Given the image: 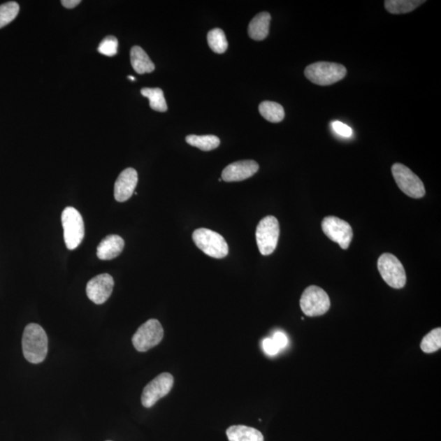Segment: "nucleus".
Listing matches in <instances>:
<instances>
[{"label":"nucleus","instance_id":"nucleus-1","mask_svg":"<svg viewBox=\"0 0 441 441\" xmlns=\"http://www.w3.org/2000/svg\"><path fill=\"white\" fill-rule=\"evenodd\" d=\"M48 336L41 326L30 324L22 336L23 355L30 363H40L45 360L48 354Z\"/></svg>","mask_w":441,"mask_h":441},{"label":"nucleus","instance_id":"nucleus-2","mask_svg":"<svg viewBox=\"0 0 441 441\" xmlns=\"http://www.w3.org/2000/svg\"><path fill=\"white\" fill-rule=\"evenodd\" d=\"M304 73L312 83L327 86L342 80L347 75V69L338 63L319 62L309 65Z\"/></svg>","mask_w":441,"mask_h":441},{"label":"nucleus","instance_id":"nucleus-3","mask_svg":"<svg viewBox=\"0 0 441 441\" xmlns=\"http://www.w3.org/2000/svg\"><path fill=\"white\" fill-rule=\"evenodd\" d=\"M194 243L208 256L215 259H224L229 255V247L224 236L207 229L193 232Z\"/></svg>","mask_w":441,"mask_h":441},{"label":"nucleus","instance_id":"nucleus-4","mask_svg":"<svg viewBox=\"0 0 441 441\" xmlns=\"http://www.w3.org/2000/svg\"><path fill=\"white\" fill-rule=\"evenodd\" d=\"M62 224L66 248L70 250L78 248L85 236L84 220L80 212L75 208L66 207L62 213Z\"/></svg>","mask_w":441,"mask_h":441},{"label":"nucleus","instance_id":"nucleus-5","mask_svg":"<svg viewBox=\"0 0 441 441\" xmlns=\"http://www.w3.org/2000/svg\"><path fill=\"white\" fill-rule=\"evenodd\" d=\"M331 299L326 291L316 285L305 289L300 299V307L309 317L323 316L331 308Z\"/></svg>","mask_w":441,"mask_h":441},{"label":"nucleus","instance_id":"nucleus-6","mask_svg":"<svg viewBox=\"0 0 441 441\" xmlns=\"http://www.w3.org/2000/svg\"><path fill=\"white\" fill-rule=\"evenodd\" d=\"M280 224L277 218L268 216L261 219L256 226V240L260 253L268 256L273 253L277 246Z\"/></svg>","mask_w":441,"mask_h":441},{"label":"nucleus","instance_id":"nucleus-7","mask_svg":"<svg viewBox=\"0 0 441 441\" xmlns=\"http://www.w3.org/2000/svg\"><path fill=\"white\" fill-rule=\"evenodd\" d=\"M377 269L385 282L393 289H402L406 284V273L403 265L391 254L381 255L377 261Z\"/></svg>","mask_w":441,"mask_h":441},{"label":"nucleus","instance_id":"nucleus-8","mask_svg":"<svg viewBox=\"0 0 441 441\" xmlns=\"http://www.w3.org/2000/svg\"><path fill=\"white\" fill-rule=\"evenodd\" d=\"M164 338V328L156 319H149L140 326L132 339L138 352H145L161 343Z\"/></svg>","mask_w":441,"mask_h":441},{"label":"nucleus","instance_id":"nucleus-9","mask_svg":"<svg viewBox=\"0 0 441 441\" xmlns=\"http://www.w3.org/2000/svg\"><path fill=\"white\" fill-rule=\"evenodd\" d=\"M391 172L397 186L405 195L414 198H420L425 196L423 182L408 167L396 163L391 167Z\"/></svg>","mask_w":441,"mask_h":441},{"label":"nucleus","instance_id":"nucleus-10","mask_svg":"<svg viewBox=\"0 0 441 441\" xmlns=\"http://www.w3.org/2000/svg\"><path fill=\"white\" fill-rule=\"evenodd\" d=\"M324 235L332 241L336 242L342 250H347L353 238V231L350 224L337 217H326L322 222Z\"/></svg>","mask_w":441,"mask_h":441},{"label":"nucleus","instance_id":"nucleus-11","mask_svg":"<svg viewBox=\"0 0 441 441\" xmlns=\"http://www.w3.org/2000/svg\"><path fill=\"white\" fill-rule=\"evenodd\" d=\"M174 379L168 373H163L145 386L142 395V404L151 408L159 400L167 396L173 389Z\"/></svg>","mask_w":441,"mask_h":441},{"label":"nucleus","instance_id":"nucleus-12","mask_svg":"<svg viewBox=\"0 0 441 441\" xmlns=\"http://www.w3.org/2000/svg\"><path fill=\"white\" fill-rule=\"evenodd\" d=\"M114 284V279L110 275L104 273L96 275L87 284V296L95 304H103L113 294Z\"/></svg>","mask_w":441,"mask_h":441},{"label":"nucleus","instance_id":"nucleus-13","mask_svg":"<svg viewBox=\"0 0 441 441\" xmlns=\"http://www.w3.org/2000/svg\"><path fill=\"white\" fill-rule=\"evenodd\" d=\"M138 172L133 168H128L120 174L115 183L114 196L118 202H125L133 195L138 185Z\"/></svg>","mask_w":441,"mask_h":441},{"label":"nucleus","instance_id":"nucleus-14","mask_svg":"<svg viewBox=\"0 0 441 441\" xmlns=\"http://www.w3.org/2000/svg\"><path fill=\"white\" fill-rule=\"evenodd\" d=\"M259 169V164L254 161H237L224 169L222 178L227 182H241L253 177Z\"/></svg>","mask_w":441,"mask_h":441},{"label":"nucleus","instance_id":"nucleus-15","mask_svg":"<svg viewBox=\"0 0 441 441\" xmlns=\"http://www.w3.org/2000/svg\"><path fill=\"white\" fill-rule=\"evenodd\" d=\"M124 241L120 236L110 235L101 240L96 249V256L101 260H111L122 253Z\"/></svg>","mask_w":441,"mask_h":441},{"label":"nucleus","instance_id":"nucleus-16","mask_svg":"<svg viewBox=\"0 0 441 441\" xmlns=\"http://www.w3.org/2000/svg\"><path fill=\"white\" fill-rule=\"evenodd\" d=\"M270 14L263 12L255 16L250 23L248 32L251 38L256 41L265 40L269 34Z\"/></svg>","mask_w":441,"mask_h":441},{"label":"nucleus","instance_id":"nucleus-17","mask_svg":"<svg viewBox=\"0 0 441 441\" xmlns=\"http://www.w3.org/2000/svg\"><path fill=\"white\" fill-rule=\"evenodd\" d=\"M229 441H264L259 430L244 425L231 426L226 430Z\"/></svg>","mask_w":441,"mask_h":441},{"label":"nucleus","instance_id":"nucleus-18","mask_svg":"<svg viewBox=\"0 0 441 441\" xmlns=\"http://www.w3.org/2000/svg\"><path fill=\"white\" fill-rule=\"evenodd\" d=\"M131 64L138 74L143 75L145 73H152L154 71V65L147 53L142 48L134 46L130 52Z\"/></svg>","mask_w":441,"mask_h":441},{"label":"nucleus","instance_id":"nucleus-19","mask_svg":"<svg viewBox=\"0 0 441 441\" xmlns=\"http://www.w3.org/2000/svg\"><path fill=\"white\" fill-rule=\"evenodd\" d=\"M259 113L271 123H280L284 118L283 106L275 101H264L259 105Z\"/></svg>","mask_w":441,"mask_h":441},{"label":"nucleus","instance_id":"nucleus-20","mask_svg":"<svg viewBox=\"0 0 441 441\" xmlns=\"http://www.w3.org/2000/svg\"><path fill=\"white\" fill-rule=\"evenodd\" d=\"M424 3V0H386L384 6L390 13L405 14L413 12Z\"/></svg>","mask_w":441,"mask_h":441},{"label":"nucleus","instance_id":"nucleus-21","mask_svg":"<svg viewBox=\"0 0 441 441\" xmlns=\"http://www.w3.org/2000/svg\"><path fill=\"white\" fill-rule=\"evenodd\" d=\"M187 143L203 152L212 151L219 147L220 139L215 135H189L186 138Z\"/></svg>","mask_w":441,"mask_h":441},{"label":"nucleus","instance_id":"nucleus-22","mask_svg":"<svg viewBox=\"0 0 441 441\" xmlns=\"http://www.w3.org/2000/svg\"><path fill=\"white\" fill-rule=\"evenodd\" d=\"M140 94L150 101V106L154 110L159 113H166L168 106L164 99V92L159 88H143Z\"/></svg>","mask_w":441,"mask_h":441},{"label":"nucleus","instance_id":"nucleus-23","mask_svg":"<svg viewBox=\"0 0 441 441\" xmlns=\"http://www.w3.org/2000/svg\"><path fill=\"white\" fill-rule=\"evenodd\" d=\"M207 41L211 50L218 55L224 53L229 48V42H227L225 33L219 28L212 29L208 32Z\"/></svg>","mask_w":441,"mask_h":441},{"label":"nucleus","instance_id":"nucleus-24","mask_svg":"<svg viewBox=\"0 0 441 441\" xmlns=\"http://www.w3.org/2000/svg\"><path fill=\"white\" fill-rule=\"evenodd\" d=\"M421 351L425 353H433L441 348V328H436L423 338L420 344Z\"/></svg>","mask_w":441,"mask_h":441},{"label":"nucleus","instance_id":"nucleus-25","mask_svg":"<svg viewBox=\"0 0 441 441\" xmlns=\"http://www.w3.org/2000/svg\"><path fill=\"white\" fill-rule=\"evenodd\" d=\"M18 3L8 2L0 6V29L8 25L15 19L19 13Z\"/></svg>","mask_w":441,"mask_h":441},{"label":"nucleus","instance_id":"nucleus-26","mask_svg":"<svg viewBox=\"0 0 441 441\" xmlns=\"http://www.w3.org/2000/svg\"><path fill=\"white\" fill-rule=\"evenodd\" d=\"M118 45V40L115 36L106 37L100 43L99 52L105 56L113 57L117 53Z\"/></svg>","mask_w":441,"mask_h":441},{"label":"nucleus","instance_id":"nucleus-27","mask_svg":"<svg viewBox=\"0 0 441 441\" xmlns=\"http://www.w3.org/2000/svg\"><path fill=\"white\" fill-rule=\"evenodd\" d=\"M332 129L338 135L344 138H350L352 136L353 130L348 125L340 122V121H333Z\"/></svg>","mask_w":441,"mask_h":441},{"label":"nucleus","instance_id":"nucleus-28","mask_svg":"<svg viewBox=\"0 0 441 441\" xmlns=\"http://www.w3.org/2000/svg\"><path fill=\"white\" fill-rule=\"evenodd\" d=\"M263 347L264 352L269 356H275L280 351L273 338H265L263 342Z\"/></svg>","mask_w":441,"mask_h":441},{"label":"nucleus","instance_id":"nucleus-29","mask_svg":"<svg viewBox=\"0 0 441 441\" xmlns=\"http://www.w3.org/2000/svg\"><path fill=\"white\" fill-rule=\"evenodd\" d=\"M273 339L280 350L288 345V337L283 332L278 331L275 333Z\"/></svg>","mask_w":441,"mask_h":441},{"label":"nucleus","instance_id":"nucleus-30","mask_svg":"<svg viewBox=\"0 0 441 441\" xmlns=\"http://www.w3.org/2000/svg\"><path fill=\"white\" fill-rule=\"evenodd\" d=\"M81 3L80 0H63L62 4L66 8H74Z\"/></svg>","mask_w":441,"mask_h":441},{"label":"nucleus","instance_id":"nucleus-31","mask_svg":"<svg viewBox=\"0 0 441 441\" xmlns=\"http://www.w3.org/2000/svg\"><path fill=\"white\" fill-rule=\"evenodd\" d=\"M128 78H129V80H133V81H135V80H136V78H135V77H133V76H131V75H129V76L128 77Z\"/></svg>","mask_w":441,"mask_h":441}]
</instances>
